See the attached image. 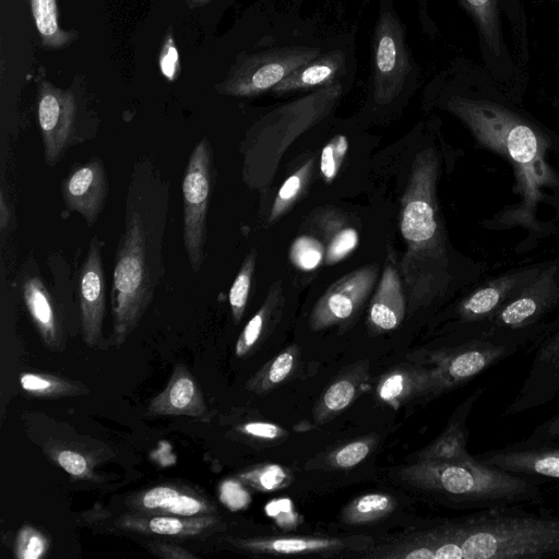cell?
Returning a JSON list of instances; mask_svg holds the SVG:
<instances>
[{
	"mask_svg": "<svg viewBox=\"0 0 559 559\" xmlns=\"http://www.w3.org/2000/svg\"><path fill=\"white\" fill-rule=\"evenodd\" d=\"M168 183L151 160L136 162L112 271V345H122L138 328L164 275L162 245L168 214Z\"/></svg>",
	"mask_w": 559,
	"mask_h": 559,
	"instance_id": "1",
	"label": "cell"
},
{
	"mask_svg": "<svg viewBox=\"0 0 559 559\" xmlns=\"http://www.w3.org/2000/svg\"><path fill=\"white\" fill-rule=\"evenodd\" d=\"M439 158L433 147L420 151L401 198L400 230L406 243L400 275L408 314L443 296L449 282L445 236L437 202Z\"/></svg>",
	"mask_w": 559,
	"mask_h": 559,
	"instance_id": "2",
	"label": "cell"
},
{
	"mask_svg": "<svg viewBox=\"0 0 559 559\" xmlns=\"http://www.w3.org/2000/svg\"><path fill=\"white\" fill-rule=\"evenodd\" d=\"M433 559H546L559 556V516L521 507L484 509L432 531Z\"/></svg>",
	"mask_w": 559,
	"mask_h": 559,
	"instance_id": "3",
	"label": "cell"
},
{
	"mask_svg": "<svg viewBox=\"0 0 559 559\" xmlns=\"http://www.w3.org/2000/svg\"><path fill=\"white\" fill-rule=\"evenodd\" d=\"M448 107L483 145L512 164L522 200L518 207L504 214V221L536 227L534 214L543 189L552 186L556 179L546 162V138L519 116L491 103L454 97Z\"/></svg>",
	"mask_w": 559,
	"mask_h": 559,
	"instance_id": "4",
	"label": "cell"
},
{
	"mask_svg": "<svg viewBox=\"0 0 559 559\" xmlns=\"http://www.w3.org/2000/svg\"><path fill=\"white\" fill-rule=\"evenodd\" d=\"M402 478L472 508L522 507L544 501L542 487L472 456L466 460L417 459L401 471Z\"/></svg>",
	"mask_w": 559,
	"mask_h": 559,
	"instance_id": "5",
	"label": "cell"
},
{
	"mask_svg": "<svg viewBox=\"0 0 559 559\" xmlns=\"http://www.w3.org/2000/svg\"><path fill=\"white\" fill-rule=\"evenodd\" d=\"M341 95V84L334 83L282 104L261 117L249 129L241 145L246 185L250 189L265 190L275 178L287 148L322 121Z\"/></svg>",
	"mask_w": 559,
	"mask_h": 559,
	"instance_id": "6",
	"label": "cell"
},
{
	"mask_svg": "<svg viewBox=\"0 0 559 559\" xmlns=\"http://www.w3.org/2000/svg\"><path fill=\"white\" fill-rule=\"evenodd\" d=\"M211 142L204 138L191 151L182 177L183 245L192 272L203 265L206 217L214 183Z\"/></svg>",
	"mask_w": 559,
	"mask_h": 559,
	"instance_id": "7",
	"label": "cell"
},
{
	"mask_svg": "<svg viewBox=\"0 0 559 559\" xmlns=\"http://www.w3.org/2000/svg\"><path fill=\"white\" fill-rule=\"evenodd\" d=\"M319 56L320 49L305 46L273 48L246 56L236 62L217 91L239 97L260 95Z\"/></svg>",
	"mask_w": 559,
	"mask_h": 559,
	"instance_id": "8",
	"label": "cell"
},
{
	"mask_svg": "<svg viewBox=\"0 0 559 559\" xmlns=\"http://www.w3.org/2000/svg\"><path fill=\"white\" fill-rule=\"evenodd\" d=\"M411 71L403 27L392 11L381 13L373 39V96L378 104L392 102Z\"/></svg>",
	"mask_w": 559,
	"mask_h": 559,
	"instance_id": "9",
	"label": "cell"
},
{
	"mask_svg": "<svg viewBox=\"0 0 559 559\" xmlns=\"http://www.w3.org/2000/svg\"><path fill=\"white\" fill-rule=\"evenodd\" d=\"M37 117L48 166H55L67 150L81 140L76 131L78 105L70 91L41 81L38 88Z\"/></svg>",
	"mask_w": 559,
	"mask_h": 559,
	"instance_id": "10",
	"label": "cell"
},
{
	"mask_svg": "<svg viewBox=\"0 0 559 559\" xmlns=\"http://www.w3.org/2000/svg\"><path fill=\"white\" fill-rule=\"evenodd\" d=\"M558 271L557 265L542 267L535 277L483 322L485 329L480 334L533 326L559 298Z\"/></svg>",
	"mask_w": 559,
	"mask_h": 559,
	"instance_id": "11",
	"label": "cell"
},
{
	"mask_svg": "<svg viewBox=\"0 0 559 559\" xmlns=\"http://www.w3.org/2000/svg\"><path fill=\"white\" fill-rule=\"evenodd\" d=\"M378 265L358 267L334 282L318 299L309 316V328L323 330L350 319L373 288Z\"/></svg>",
	"mask_w": 559,
	"mask_h": 559,
	"instance_id": "12",
	"label": "cell"
},
{
	"mask_svg": "<svg viewBox=\"0 0 559 559\" xmlns=\"http://www.w3.org/2000/svg\"><path fill=\"white\" fill-rule=\"evenodd\" d=\"M80 320L84 343L92 348L104 343L103 322L106 313V277L98 235L90 241L78 285Z\"/></svg>",
	"mask_w": 559,
	"mask_h": 559,
	"instance_id": "13",
	"label": "cell"
},
{
	"mask_svg": "<svg viewBox=\"0 0 559 559\" xmlns=\"http://www.w3.org/2000/svg\"><path fill=\"white\" fill-rule=\"evenodd\" d=\"M108 195V177L103 160L93 156L75 165L61 183V197L69 211L78 212L94 225Z\"/></svg>",
	"mask_w": 559,
	"mask_h": 559,
	"instance_id": "14",
	"label": "cell"
},
{
	"mask_svg": "<svg viewBox=\"0 0 559 559\" xmlns=\"http://www.w3.org/2000/svg\"><path fill=\"white\" fill-rule=\"evenodd\" d=\"M480 462L513 475L538 477L559 483V445L556 442L521 444L485 452Z\"/></svg>",
	"mask_w": 559,
	"mask_h": 559,
	"instance_id": "15",
	"label": "cell"
},
{
	"mask_svg": "<svg viewBox=\"0 0 559 559\" xmlns=\"http://www.w3.org/2000/svg\"><path fill=\"white\" fill-rule=\"evenodd\" d=\"M22 298L31 320L45 346L52 352L64 347L63 324L59 305L37 269L25 267L20 284Z\"/></svg>",
	"mask_w": 559,
	"mask_h": 559,
	"instance_id": "16",
	"label": "cell"
},
{
	"mask_svg": "<svg viewBox=\"0 0 559 559\" xmlns=\"http://www.w3.org/2000/svg\"><path fill=\"white\" fill-rule=\"evenodd\" d=\"M540 270L542 267L518 270L480 286L459 305V317L464 322H485Z\"/></svg>",
	"mask_w": 559,
	"mask_h": 559,
	"instance_id": "17",
	"label": "cell"
},
{
	"mask_svg": "<svg viewBox=\"0 0 559 559\" xmlns=\"http://www.w3.org/2000/svg\"><path fill=\"white\" fill-rule=\"evenodd\" d=\"M152 415L187 416L210 420V411L202 392L189 370L177 365L165 389L155 395L147 407Z\"/></svg>",
	"mask_w": 559,
	"mask_h": 559,
	"instance_id": "18",
	"label": "cell"
},
{
	"mask_svg": "<svg viewBox=\"0 0 559 559\" xmlns=\"http://www.w3.org/2000/svg\"><path fill=\"white\" fill-rule=\"evenodd\" d=\"M121 528L141 534L193 538L211 534L222 524L215 515L178 516L171 514L140 513L121 516Z\"/></svg>",
	"mask_w": 559,
	"mask_h": 559,
	"instance_id": "19",
	"label": "cell"
},
{
	"mask_svg": "<svg viewBox=\"0 0 559 559\" xmlns=\"http://www.w3.org/2000/svg\"><path fill=\"white\" fill-rule=\"evenodd\" d=\"M407 312V301L400 272L389 254L368 312V325L382 333L397 328Z\"/></svg>",
	"mask_w": 559,
	"mask_h": 559,
	"instance_id": "20",
	"label": "cell"
},
{
	"mask_svg": "<svg viewBox=\"0 0 559 559\" xmlns=\"http://www.w3.org/2000/svg\"><path fill=\"white\" fill-rule=\"evenodd\" d=\"M378 399L397 408L409 400L439 393L437 379L431 368L397 367L385 373L377 385Z\"/></svg>",
	"mask_w": 559,
	"mask_h": 559,
	"instance_id": "21",
	"label": "cell"
},
{
	"mask_svg": "<svg viewBox=\"0 0 559 559\" xmlns=\"http://www.w3.org/2000/svg\"><path fill=\"white\" fill-rule=\"evenodd\" d=\"M366 538H323V537H266L230 539L235 547L255 554L298 555L337 551L356 544H366Z\"/></svg>",
	"mask_w": 559,
	"mask_h": 559,
	"instance_id": "22",
	"label": "cell"
},
{
	"mask_svg": "<svg viewBox=\"0 0 559 559\" xmlns=\"http://www.w3.org/2000/svg\"><path fill=\"white\" fill-rule=\"evenodd\" d=\"M344 63L343 51L331 50L299 67L271 91L275 94H285L332 85L341 74Z\"/></svg>",
	"mask_w": 559,
	"mask_h": 559,
	"instance_id": "23",
	"label": "cell"
},
{
	"mask_svg": "<svg viewBox=\"0 0 559 559\" xmlns=\"http://www.w3.org/2000/svg\"><path fill=\"white\" fill-rule=\"evenodd\" d=\"M284 302L283 284L278 280L272 284L262 306L240 333L235 346L237 357L250 355L266 338L281 318Z\"/></svg>",
	"mask_w": 559,
	"mask_h": 559,
	"instance_id": "24",
	"label": "cell"
},
{
	"mask_svg": "<svg viewBox=\"0 0 559 559\" xmlns=\"http://www.w3.org/2000/svg\"><path fill=\"white\" fill-rule=\"evenodd\" d=\"M483 392V388L478 389L467 399L455 419L449 424L443 433L426 448L417 459L449 461L466 460L473 456L466 450L467 433L465 420L473 404Z\"/></svg>",
	"mask_w": 559,
	"mask_h": 559,
	"instance_id": "25",
	"label": "cell"
},
{
	"mask_svg": "<svg viewBox=\"0 0 559 559\" xmlns=\"http://www.w3.org/2000/svg\"><path fill=\"white\" fill-rule=\"evenodd\" d=\"M365 378V369L357 367L331 383L314 407L316 423L323 424L344 411L356 399Z\"/></svg>",
	"mask_w": 559,
	"mask_h": 559,
	"instance_id": "26",
	"label": "cell"
},
{
	"mask_svg": "<svg viewBox=\"0 0 559 559\" xmlns=\"http://www.w3.org/2000/svg\"><path fill=\"white\" fill-rule=\"evenodd\" d=\"M317 222L326 239L324 264H335L356 249L359 241L357 230L344 223L336 212L321 213Z\"/></svg>",
	"mask_w": 559,
	"mask_h": 559,
	"instance_id": "27",
	"label": "cell"
},
{
	"mask_svg": "<svg viewBox=\"0 0 559 559\" xmlns=\"http://www.w3.org/2000/svg\"><path fill=\"white\" fill-rule=\"evenodd\" d=\"M298 359L299 348L296 345H289L255 372L246 382V389L258 395L269 393L292 376Z\"/></svg>",
	"mask_w": 559,
	"mask_h": 559,
	"instance_id": "28",
	"label": "cell"
},
{
	"mask_svg": "<svg viewBox=\"0 0 559 559\" xmlns=\"http://www.w3.org/2000/svg\"><path fill=\"white\" fill-rule=\"evenodd\" d=\"M29 1L41 44L49 49H60L69 46L76 34L64 31L59 25L57 0Z\"/></svg>",
	"mask_w": 559,
	"mask_h": 559,
	"instance_id": "29",
	"label": "cell"
},
{
	"mask_svg": "<svg viewBox=\"0 0 559 559\" xmlns=\"http://www.w3.org/2000/svg\"><path fill=\"white\" fill-rule=\"evenodd\" d=\"M314 168V158L307 159L286 178L280 187L269 214L267 223L273 224L284 216L308 188Z\"/></svg>",
	"mask_w": 559,
	"mask_h": 559,
	"instance_id": "30",
	"label": "cell"
},
{
	"mask_svg": "<svg viewBox=\"0 0 559 559\" xmlns=\"http://www.w3.org/2000/svg\"><path fill=\"white\" fill-rule=\"evenodd\" d=\"M20 383L26 394L35 397L58 399L85 392V388L80 383L48 373H22Z\"/></svg>",
	"mask_w": 559,
	"mask_h": 559,
	"instance_id": "31",
	"label": "cell"
},
{
	"mask_svg": "<svg viewBox=\"0 0 559 559\" xmlns=\"http://www.w3.org/2000/svg\"><path fill=\"white\" fill-rule=\"evenodd\" d=\"M395 506L386 493H366L353 499L343 510L342 519L350 525H359L380 520L390 514Z\"/></svg>",
	"mask_w": 559,
	"mask_h": 559,
	"instance_id": "32",
	"label": "cell"
},
{
	"mask_svg": "<svg viewBox=\"0 0 559 559\" xmlns=\"http://www.w3.org/2000/svg\"><path fill=\"white\" fill-rule=\"evenodd\" d=\"M257 249L252 248L245 257L228 294L233 320L240 322L246 310L257 262Z\"/></svg>",
	"mask_w": 559,
	"mask_h": 559,
	"instance_id": "33",
	"label": "cell"
},
{
	"mask_svg": "<svg viewBox=\"0 0 559 559\" xmlns=\"http://www.w3.org/2000/svg\"><path fill=\"white\" fill-rule=\"evenodd\" d=\"M241 483L259 491H273L287 487L293 477L288 469L278 464H262L238 475Z\"/></svg>",
	"mask_w": 559,
	"mask_h": 559,
	"instance_id": "34",
	"label": "cell"
},
{
	"mask_svg": "<svg viewBox=\"0 0 559 559\" xmlns=\"http://www.w3.org/2000/svg\"><path fill=\"white\" fill-rule=\"evenodd\" d=\"M325 247L313 236L301 235L292 243L289 259L301 271L316 270L324 262Z\"/></svg>",
	"mask_w": 559,
	"mask_h": 559,
	"instance_id": "35",
	"label": "cell"
},
{
	"mask_svg": "<svg viewBox=\"0 0 559 559\" xmlns=\"http://www.w3.org/2000/svg\"><path fill=\"white\" fill-rule=\"evenodd\" d=\"M477 19L481 32L490 48L499 51V34L497 24V0H464Z\"/></svg>",
	"mask_w": 559,
	"mask_h": 559,
	"instance_id": "36",
	"label": "cell"
},
{
	"mask_svg": "<svg viewBox=\"0 0 559 559\" xmlns=\"http://www.w3.org/2000/svg\"><path fill=\"white\" fill-rule=\"evenodd\" d=\"M348 150L347 138L337 134L326 143L320 156V171L326 183L332 182L343 164Z\"/></svg>",
	"mask_w": 559,
	"mask_h": 559,
	"instance_id": "37",
	"label": "cell"
},
{
	"mask_svg": "<svg viewBox=\"0 0 559 559\" xmlns=\"http://www.w3.org/2000/svg\"><path fill=\"white\" fill-rule=\"evenodd\" d=\"M46 536L31 525L21 527L14 543V555L19 559H39L48 550Z\"/></svg>",
	"mask_w": 559,
	"mask_h": 559,
	"instance_id": "38",
	"label": "cell"
},
{
	"mask_svg": "<svg viewBox=\"0 0 559 559\" xmlns=\"http://www.w3.org/2000/svg\"><path fill=\"white\" fill-rule=\"evenodd\" d=\"M182 491L170 485L156 486L135 498L132 506L140 512L159 514Z\"/></svg>",
	"mask_w": 559,
	"mask_h": 559,
	"instance_id": "39",
	"label": "cell"
},
{
	"mask_svg": "<svg viewBox=\"0 0 559 559\" xmlns=\"http://www.w3.org/2000/svg\"><path fill=\"white\" fill-rule=\"evenodd\" d=\"M215 510V507L204 498L183 490L159 514L200 516L212 514Z\"/></svg>",
	"mask_w": 559,
	"mask_h": 559,
	"instance_id": "40",
	"label": "cell"
},
{
	"mask_svg": "<svg viewBox=\"0 0 559 559\" xmlns=\"http://www.w3.org/2000/svg\"><path fill=\"white\" fill-rule=\"evenodd\" d=\"M373 448L371 438L346 443L330 455V463L338 468H350L362 462Z\"/></svg>",
	"mask_w": 559,
	"mask_h": 559,
	"instance_id": "41",
	"label": "cell"
},
{
	"mask_svg": "<svg viewBox=\"0 0 559 559\" xmlns=\"http://www.w3.org/2000/svg\"><path fill=\"white\" fill-rule=\"evenodd\" d=\"M56 462L70 475L85 478L92 473V464L82 453L74 450H60L55 454Z\"/></svg>",
	"mask_w": 559,
	"mask_h": 559,
	"instance_id": "42",
	"label": "cell"
},
{
	"mask_svg": "<svg viewBox=\"0 0 559 559\" xmlns=\"http://www.w3.org/2000/svg\"><path fill=\"white\" fill-rule=\"evenodd\" d=\"M559 442V414L538 425L521 444Z\"/></svg>",
	"mask_w": 559,
	"mask_h": 559,
	"instance_id": "43",
	"label": "cell"
},
{
	"mask_svg": "<svg viewBox=\"0 0 559 559\" xmlns=\"http://www.w3.org/2000/svg\"><path fill=\"white\" fill-rule=\"evenodd\" d=\"M158 63L162 73L168 80H175L179 71V56L173 36L168 35L163 44Z\"/></svg>",
	"mask_w": 559,
	"mask_h": 559,
	"instance_id": "44",
	"label": "cell"
},
{
	"mask_svg": "<svg viewBox=\"0 0 559 559\" xmlns=\"http://www.w3.org/2000/svg\"><path fill=\"white\" fill-rule=\"evenodd\" d=\"M242 433L263 440H275L286 436V431L282 427L264 421H251L238 427Z\"/></svg>",
	"mask_w": 559,
	"mask_h": 559,
	"instance_id": "45",
	"label": "cell"
},
{
	"mask_svg": "<svg viewBox=\"0 0 559 559\" xmlns=\"http://www.w3.org/2000/svg\"><path fill=\"white\" fill-rule=\"evenodd\" d=\"M148 550L155 556L166 559H191L197 558L195 555L187 549L176 545L164 542H154L148 545Z\"/></svg>",
	"mask_w": 559,
	"mask_h": 559,
	"instance_id": "46",
	"label": "cell"
},
{
	"mask_svg": "<svg viewBox=\"0 0 559 559\" xmlns=\"http://www.w3.org/2000/svg\"><path fill=\"white\" fill-rule=\"evenodd\" d=\"M11 211L9 204L5 200L3 190L0 192V230L1 233H5L11 223Z\"/></svg>",
	"mask_w": 559,
	"mask_h": 559,
	"instance_id": "47",
	"label": "cell"
},
{
	"mask_svg": "<svg viewBox=\"0 0 559 559\" xmlns=\"http://www.w3.org/2000/svg\"><path fill=\"white\" fill-rule=\"evenodd\" d=\"M188 5L192 9L197 8V7H201V5H204L205 3H207L210 0H186Z\"/></svg>",
	"mask_w": 559,
	"mask_h": 559,
	"instance_id": "48",
	"label": "cell"
}]
</instances>
